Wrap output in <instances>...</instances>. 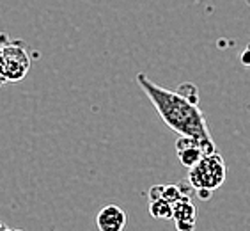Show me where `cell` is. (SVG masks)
<instances>
[{"label":"cell","instance_id":"obj_1","mask_svg":"<svg viewBox=\"0 0 250 231\" xmlns=\"http://www.w3.org/2000/svg\"><path fill=\"white\" fill-rule=\"evenodd\" d=\"M137 84L144 89V92L168 128H172L179 135H188V137L201 140L206 153L217 151V146L213 142L209 128H208L206 116L199 109V103H192L181 92L170 91V89L154 84L144 73L137 75Z\"/></svg>","mask_w":250,"mask_h":231},{"label":"cell","instance_id":"obj_2","mask_svg":"<svg viewBox=\"0 0 250 231\" xmlns=\"http://www.w3.org/2000/svg\"><path fill=\"white\" fill-rule=\"evenodd\" d=\"M226 162H224V159L217 151L204 155L197 164L188 169V183L192 185L193 190L206 188V190H211L213 192V190H217L222 183L226 182Z\"/></svg>","mask_w":250,"mask_h":231},{"label":"cell","instance_id":"obj_3","mask_svg":"<svg viewBox=\"0 0 250 231\" xmlns=\"http://www.w3.org/2000/svg\"><path fill=\"white\" fill-rule=\"evenodd\" d=\"M18 43H5L0 50V78L2 80H21L29 71V57L23 48H16Z\"/></svg>","mask_w":250,"mask_h":231},{"label":"cell","instance_id":"obj_4","mask_svg":"<svg viewBox=\"0 0 250 231\" xmlns=\"http://www.w3.org/2000/svg\"><path fill=\"white\" fill-rule=\"evenodd\" d=\"M183 190V187H181ZM193 194L183 190V198L172 205V221L176 222L178 231H195L197 224V208L193 207Z\"/></svg>","mask_w":250,"mask_h":231},{"label":"cell","instance_id":"obj_5","mask_svg":"<svg viewBox=\"0 0 250 231\" xmlns=\"http://www.w3.org/2000/svg\"><path fill=\"white\" fill-rule=\"evenodd\" d=\"M176 153H178L179 162L187 169L193 167L204 155H208L201 140L188 137V135H179V139L176 140Z\"/></svg>","mask_w":250,"mask_h":231},{"label":"cell","instance_id":"obj_6","mask_svg":"<svg viewBox=\"0 0 250 231\" xmlns=\"http://www.w3.org/2000/svg\"><path fill=\"white\" fill-rule=\"evenodd\" d=\"M128 213L119 205H106L98 212L96 226L100 231H125Z\"/></svg>","mask_w":250,"mask_h":231},{"label":"cell","instance_id":"obj_7","mask_svg":"<svg viewBox=\"0 0 250 231\" xmlns=\"http://www.w3.org/2000/svg\"><path fill=\"white\" fill-rule=\"evenodd\" d=\"M149 213L156 219H162V221L172 219V203H168L165 198L149 201Z\"/></svg>","mask_w":250,"mask_h":231},{"label":"cell","instance_id":"obj_8","mask_svg":"<svg viewBox=\"0 0 250 231\" xmlns=\"http://www.w3.org/2000/svg\"><path fill=\"white\" fill-rule=\"evenodd\" d=\"M178 92H181L187 100H190L192 103H199V91H197V87L193 86V84L187 82V84H181V86L176 89Z\"/></svg>","mask_w":250,"mask_h":231},{"label":"cell","instance_id":"obj_9","mask_svg":"<svg viewBox=\"0 0 250 231\" xmlns=\"http://www.w3.org/2000/svg\"><path fill=\"white\" fill-rule=\"evenodd\" d=\"M164 198L168 203H178L179 199L183 198V190H181V185H165L164 188Z\"/></svg>","mask_w":250,"mask_h":231},{"label":"cell","instance_id":"obj_10","mask_svg":"<svg viewBox=\"0 0 250 231\" xmlns=\"http://www.w3.org/2000/svg\"><path fill=\"white\" fill-rule=\"evenodd\" d=\"M164 188L165 185H153V187L149 188V201H156V199L164 198Z\"/></svg>","mask_w":250,"mask_h":231},{"label":"cell","instance_id":"obj_11","mask_svg":"<svg viewBox=\"0 0 250 231\" xmlns=\"http://www.w3.org/2000/svg\"><path fill=\"white\" fill-rule=\"evenodd\" d=\"M5 230H7V226H4V224L0 222V231H5Z\"/></svg>","mask_w":250,"mask_h":231},{"label":"cell","instance_id":"obj_12","mask_svg":"<svg viewBox=\"0 0 250 231\" xmlns=\"http://www.w3.org/2000/svg\"><path fill=\"white\" fill-rule=\"evenodd\" d=\"M5 231H21V230H9V228H7V230H5Z\"/></svg>","mask_w":250,"mask_h":231},{"label":"cell","instance_id":"obj_13","mask_svg":"<svg viewBox=\"0 0 250 231\" xmlns=\"http://www.w3.org/2000/svg\"><path fill=\"white\" fill-rule=\"evenodd\" d=\"M0 84H2V78H0Z\"/></svg>","mask_w":250,"mask_h":231}]
</instances>
